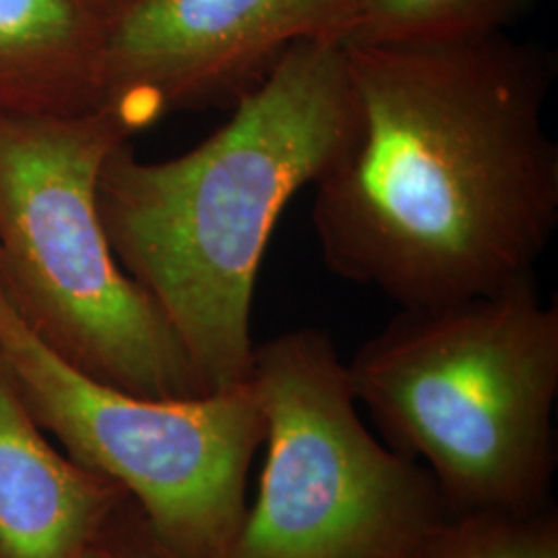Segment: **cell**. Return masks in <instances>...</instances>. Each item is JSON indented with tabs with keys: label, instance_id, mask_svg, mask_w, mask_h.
<instances>
[{
	"label": "cell",
	"instance_id": "4fadbf2b",
	"mask_svg": "<svg viewBox=\"0 0 558 558\" xmlns=\"http://www.w3.org/2000/svg\"><path fill=\"white\" fill-rule=\"evenodd\" d=\"M81 2L110 23L131 0H81Z\"/></svg>",
	"mask_w": 558,
	"mask_h": 558
},
{
	"label": "cell",
	"instance_id": "7a4b0ae2",
	"mask_svg": "<svg viewBox=\"0 0 558 558\" xmlns=\"http://www.w3.org/2000/svg\"><path fill=\"white\" fill-rule=\"evenodd\" d=\"M359 106L339 41L294 44L214 135L104 161L98 209L120 267L156 302L207 393L251 379L253 300L281 211L348 151Z\"/></svg>",
	"mask_w": 558,
	"mask_h": 558
},
{
	"label": "cell",
	"instance_id": "5b68a950",
	"mask_svg": "<svg viewBox=\"0 0 558 558\" xmlns=\"http://www.w3.org/2000/svg\"><path fill=\"white\" fill-rule=\"evenodd\" d=\"M265 463L228 558H416L451 515L418 461L377 439L331 338L255 345Z\"/></svg>",
	"mask_w": 558,
	"mask_h": 558
},
{
	"label": "cell",
	"instance_id": "52a82bcc",
	"mask_svg": "<svg viewBox=\"0 0 558 558\" xmlns=\"http://www.w3.org/2000/svg\"><path fill=\"white\" fill-rule=\"evenodd\" d=\"M354 4L131 0L108 23L104 104L119 112L133 135L174 112L232 108L294 44H341Z\"/></svg>",
	"mask_w": 558,
	"mask_h": 558
},
{
	"label": "cell",
	"instance_id": "7c38bea8",
	"mask_svg": "<svg viewBox=\"0 0 558 558\" xmlns=\"http://www.w3.org/2000/svg\"><path fill=\"white\" fill-rule=\"evenodd\" d=\"M100 542L117 558H179L156 538L131 499L110 518Z\"/></svg>",
	"mask_w": 558,
	"mask_h": 558
},
{
	"label": "cell",
	"instance_id": "5bb4252c",
	"mask_svg": "<svg viewBox=\"0 0 558 558\" xmlns=\"http://www.w3.org/2000/svg\"><path fill=\"white\" fill-rule=\"evenodd\" d=\"M85 558H117L114 557V555H112V553H110V550H108V548H106V546H104V544H101V542H98V544H96V546H94V548H92V550H89V555H87V557Z\"/></svg>",
	"mask_w": 558,
	"mask_h": 558
},
{
	"label": "cell",
	"instance_id": "8992f818",
	"mask_svg": "<svg viewBox=\"0 0 558 558\" xmlns=\"http://www.w3.org/2000/svg\"><path fill=\"white\" fill-rule=\"evenodd\" d=\"M0 360L34 418L112 480L179 558H228L246 513L265 414L253 380L197 398H143L64 364L0 292Z\"/></svg>",
	"mask_w": 558,
	"mask_h": 558
},
{
	"label": "cell",
	"instance_id": "9c48e42d",
	"mask_svg": "<svg viewBox=\"0 0 558 558\" xmlns=\"http://www.w3.org/2000/svg\"><path fill=\"white\" fill-rule=\"evenodd\" d=\"M108 21L81 0H0V110L75 117L104 104Z\"/></svg>",
	"mask_w": 558,
	"mask_h": 558
},
{
	"label": "cell",
	"instance_id": "30bf717a",
	"mask_svg": "<svg viewBox=\"0 0 558 558\" xmlns=\"http://www.w3.org/2000/svg\"><path fill=\"white\" fill-rule=\"evenodd\" d=\"M539 0H356L341 44H442L505 34Z\"/></svg>",
	"mask_w": 558,
	"mask_h": 558
},
{
	"label": "cell",
	"instance_id": "277c9868",
	"mask_svg": "<svg viewBox=\"0 0 558 558\" xmlns=\"http://www.w3.org/2000/svg\"><path fill=\"white\" fill-rule=\"evenodd\" d=\"M131 137L106 104L75 117L0 110V292L81 375L143 398H197L207 391L182 343L101 223V166Z\"/></svg>",
	"mask_w": 558,
	"mask_h": 558
},
{
	"label": "cell",
	"instance_id": "8fae6325",
	"mask_svg": "<svg viewBox=\"0 0 558 558\" xmlns=\"http://www.w3.org/2000/svg\"><path fill=\"white\" fill-rule=\"evenodd\" d=\"M416 558H558L557 511L451 513Z\"/></svg>",
	"mask_w": 558,
	"mask_h": 558
},
{
	"label": "cell",
	"instance_id": "6da1fadb",
	"mask_svg": "<svg viewBox=\"0 0 558 558\" xmlns=\"http://www.w3.org/2000/svg\"><path fill=\"white\" fill-rule=\"evenodd\" d=\"M343 50L359 129L313 201L331 274L401 308L534 274L558 228L555 59L507 34Z\"/></svg>",
	"mask_w": 558,
	"mask_h": 558
},
{
	"label": "cell",
	"instance_id": "3957f363",
	"mask_svg": "<svg viewBox=\"0 0 558 558\" xmlns=\"http://www.w3.org/2000/svg\"><path fill=\"white\" fill-rule=\"evenodd\" d=\"M345 366L360 408L433 476L451 513L550 505L558 308L534 274L403 306Z\"/></svg>",
	"mask_w": 558,
	"mask_h": 558
},
{
	"label": "cell",
	"instance_id": "ba28073f",
	"mask_svg": "<svg viewBox=\"0 0 558 558\" xmlns=\"http://www.w3.org/2000/svg\"><path fill=\"white\" fill-rule=\"evenodd\" d=\"M126 499L50 440L0 360V558H85Z\"/></svg>",
	"mask_w": 558,
	"mask_h": 558
}]
</instances>
